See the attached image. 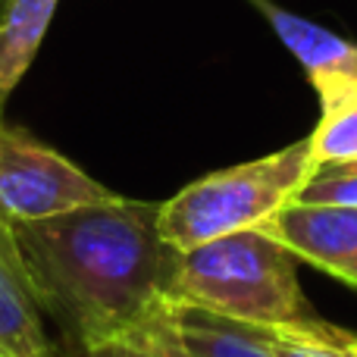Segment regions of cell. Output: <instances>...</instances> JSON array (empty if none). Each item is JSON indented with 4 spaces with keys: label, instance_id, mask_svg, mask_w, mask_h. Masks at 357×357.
Returning a JSON list of instances; mask_svg holds the SVG:
<instances>
[{
    "label": "cell",
    "instance_id": "cell-1",
    "mask_svg": "<svg viewBox=\"0 0 357 357\" xmlns=\"http://www.w3.org/2000/svg\"><path fill=\"white\" fill-rule=\"evenodd\" d=\"M10 229L56 342L75 348L123 342L167 295L182 254L160 235V204L132 197Z\"/></svg>",
    "mask_w": 357,
    "mask_h": 357
},
{
    "label": "cell",
    "instance_id": "cell-2",
    "mask_svg": "<svg viewBox=\"0 0 357 357\" xmlns=\"http://www.w3.org/2000/svg\"><path fill=\"white\" fill-rule=\"evenodd\" d=\"M167 295L254 326L323 323L298 282V257L264 229L222 235L178 254Z\"/></svg>",
    "mask_w": 357,
    "mask_h": 357
},
{
    "label": "cell",
    "instance_id": "cell-3",
    "mask_svg": "<svg viewBox=\"0 0 357 357\" xmlns=\"http://www.w3.org/2000/svg\"><path fill=\"white\" fill-rule=\"evenodd\" d=\"M317 173L310 135L289 148L210 173L160 204V235L176 251L264 226Z\"/></svg>",
    "mask_w": 357,
    "mask_h": 357
},
{
    "label": "cell",
    "instance_id": "cell-4",
    "mask_svg": "<svg viewBox=\"0 0 357 357\" xmlns=\"http://www.w3.org/2000/svg\"><path fill=\"white\" fill-rule=\"evenodd\" d=\"M116 197L123 195L91 178L60 151L0 119V222L19 226Z\"/></svg>",
    "mask_w": 357,
    "mask_h": 357
},
{
    "label": "cell",
    "instance_id": "cell-5",
    "mask_svg": "<svg viewBox=\"0 0 357 357\" xmlns=\"http://www.w3.org/2000/svg\"><path fill=\"white\" fill-rule=\"evenodd\" d=\"M123 345L157 357H276L266 326L232 320L169 295L157 298Z\"/></svg>",
    "mask_w": 357,
    "mask_h": 357
},
{
    "label": "cell",
    "instance_id": "cell-6",
    "mask_svg": "<svg viewBox=\"0 0 357 357\" xmlns=\"http://www.w3.org/2000/svg\"><path fill=\"white\" fill-rule=\"evenodd\" d=\"M257 229L282 241L298 260L357 289V207L291 201Z\"/></svg>",
    "mask_w": 357,
    "mask_h": 357
},
{
    "label": "cell",
    "instance_id": "cell-7",
    "mask_svg": "<svg viewBox=\"0 0 357 357\" xmlns=\"http://www.w3.org/2000/svg\"><path fill=\"white\" fill-rule=\"evenodd\" d=\"M266 22L273 25L282 44L301 60L310 85L317 88L323 104V116L357 100V44L345 41L342 35L310 22L304 16L282 10L270 0H251Z\"/></svg>",
    "mask_w": 357,
    "mask_h": 357
},
{
    "label": "cell",
    "instance_id": "cell-8",
    "mask_svg": "<svg viewBox=\"0 0 357 357\" xmlns=\"http://www.w3.org/2000/svg\"><path fill=\"white\" fill-rule=\"evenodd\" d=\"M47 317L22 264L13 229L0 222V357H60Z\"/></svg>",
    "mask_w": 357,
    "mask_h": 357
},
{
    "label": "cell",
    "instance_id": "cell-9",
    "mask_svg": "<svg viewBox=\"0 0 357 357\" xmlns=\"http://www.w3.org/2000/svg\"><path fill=\"white\" fill-rule=\"evenodd\" d=\"M54 10L56 0H3L0 6V107L29 73Z\"/></svg>",
    "mask_w": 357,
    "mask_h": 357
},
{
    "label": "cell",
    "instance_id": "cell-10",
    "mask_svg": "<svg viewBox=\"0 0 357 357\" xmlns=\"http://www.w3.org/2000/svg\"><path fill=\"white\" fill-rule=\"evenodd\" d=\"M345 329L326 320L317 326H266L276 357H354L345 348Z\"/></svg>",
    "mask_w": 357,
    "mask_h": 357
},
{
    "label": "cell",
    "instance_id": "cell-11",
    "mask_svg": "<svg viewBox=\"0 0 357 357\" xmlns=\"http://www.w3.org/2000/svg\"><path fill=\"white\" fill-rule=\"evenodd\" d=\"M310 151L317 169L357 160V100L320 119L317 132L310 135Z\"/></svg>",
    "mask_w": 357,
    "mask_h": 357
},
{
    "label": "cell",
    "instance_id": "cell-12",
    "mask_svg": "<svg viewBox=\"0 0 357 357\" xmlns=\"http://www.w3.org/2000/svg\"><path fill=\"white\" fill-rule=\"evenodd\" d=\"M298 204H333V207H357V173L339 167H320L301 191L295 195Z\"/></svg>",
    "mask_w": 357,
    "mask_h": 357
},
{
    "label": "cell",
    "instance_id": "cell-13",
    "mask_svg": "<svg viewBox=\"0 0 357 357\" xmlns=\"http://www.w3.org/2000/svg\"><path fill=\"white\" fill-rule=\"evenodd\" d=\"M60 357H157V354L123 345V342H107V345H91V348H75L60 342Z\"/></svg>",
    "mask_w": 357,
    "mask_h": 357
},
{
    "label": "cell",
    "instance_id": "cell-14",
    "mask_svg": "<svg viewBox=\"0 0 357 357\" xmlns=\"http://www.w3.org/2000/svg\"><path fill=\"white\" fill-rule=\"evenodd\" d=\"M345 348L357 357V335H354V333H348V335H345Z\"/></svg>",
    "mask_w": 357,
    "mask_h": 357
},
{
    "label": "cell",
    "instance_id": "cell-15",
    "mask_svg": "<svg viewBox=\"0 0 357 357\" xmlns=\"http://www.w3.org/2000/svg\"><path fill=\"white\" fill-rule=\"evenodd\" d=\"M339 169H351V173H357V160H351V163H335Z\"/></svg>",
    "mask_w": 357,
    "mask_h": 357
}]
</instances>
